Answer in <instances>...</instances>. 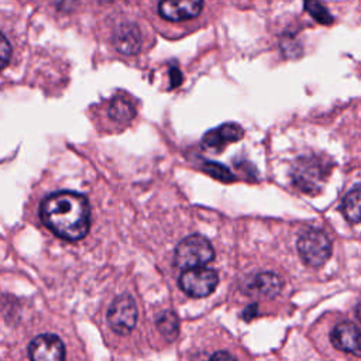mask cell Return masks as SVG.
<instances>
[{
	"label": "cell",
	"instance_id": "2e32d148",
	"mask_svg": "<svg viewBox=\"0 0 361 361\" xmlns=\"http://www.w3.org/2000/svg\"><path fill=\"white\" fill-rule=\"evenodd\" d=\"M305 8L306 11L320 24H331L333 17L329 13V10L319 1V0H305Z\"/></svg>",
	"mask_w": 361,
	"mask_h": 361
},
{
	"label": "cell",
	"instance_id": "8fae6325",
	"mask_svg": "<svg viewBox=\"0 0 361 361\" xmlns=\"http://www.w3.org/2000/svg\"><path fill=\"white\" fill-rule=\"evenodd\" d=\"M281 279L272 272L257 274L248 283V292L264 298H272L281 290Z\"/></svg>",
	"mask_w": 361,
	"mask_h": 361
},
{
	"label": "cell",
	"instance_id": "5bb4252c",
	"mask_svg": "<svg viewBox=\"0 0 361 361\" xmlns=\"http://www.w3.org/2000/svg\"><path fill=\"white\" fill-rule=\"evenodd\" d=\"M157 326H158V330L161 331V334L165 336L168 340H173L178 336L179 323H178L176 314L172 312L162 313L159 316V319L157 320Z\"/></svg>",
	"mask_w": 361,
	"mask_h": 361
},
{
	"label": "cell",
	"instance_id": "e0dca14e",
	"mask_svg": "<svg viewBox=\"0 0 361 361\" xmlns=\"http://www.w3.org/2000/svg\"><path fill=\"white\" fill-rule=\"evenodd\" d=\"M204 171H206L209 175H212L213 178L220 179V180H224V182H230V180L233 179L230 171H228L226 166H223V165H220V164H217V162H207V164L204 165Z\"/></svg>",
	"mask_w": 361,
	"mask_h": 361
},
{
	"label": "cell",
	"instance_id": "4fadbf2b",
	"mask_svg": "<svg viewBox=\"0 0 361 361\" xmlns=\"http://www.w3.org/2000/svg\"><path fill=\"white\" fill-rule=\"evenodd\" d=\"M114 41L117 48L126 54H133L140 47V35L134 27H121Z\"/></svg>",
	"mask_w": 361,
	"mask_h": 361
},
{
	"label": "cell",
	"instance_id": "ba28073f",
	"mask_svg": "<svg viewBox=\"0 0 361 361\" xmlns=\"http://www.w3.org/2000/svg\"><path fill=\"white\" fill-rule=\"evenodd\" d=\"M203 0H161L159 14L169 21H182L200 14Z\"/></svg>",
	"mask_w": 361,
	"mask_h": 361
},
{
	"label": "cell",
	"instance_id": "d6986e66",
	"mask_svg": "<svg viewBox=\"0 0 361 361\" xmlns=\"http://www.w3.org/2000/svg\"><path fill=\"white\" fill-rule=\"evenodd\" d=\"M210 361H235V358L227 351H217L212 355Z\"/></svg>",
	"mask_w": 361,
	"mask_h": 361
},
{
	"label": "cell",
	"instance_id": "44dd1931",
	"mask_svg": "<svg viewBox=\"0 0 361 361\" xmlns=\"http://www.w3.org/2000/svg\"><path fill=\"white\" fill-rule=\"evenodd\" d=\"M357 317H358V320L361 322V302H360L358 306H357Z\"/></svg>",
	"mask_w": 361,
	"mask_h": 361
},
{
	"label": "cell",
	"instance_id": "6da1fadb",
	"mask_svg": "<svg viewBox=\"0 0 361 361\" xmlns=\"http://www.w3.org/2000/svg\"><path fill=\"white\" fill-rule=\"evenodd\" d=\"M44 224L58 237L76 241L89 231L90 207L87 199L76 192H55L41 204Z\"/></svg>",
	"mask_w": 361,
	"mask_h": 361
},
{
	"label": "cell",
	"instance_id": "277c9868",
	"mask_svg": "<svg viewBox=\"0 0 361 361\" xmlns=\"http://www.w3.org/2000/svg\"><path fill=\"white\" fill-rule=\"evenodd\" d=\"M219 283V275L210 268H193L183 271L179 278L180 289L193 298H203L210 295Z\"/></svg>",
	"mask_w": 361,
	"mask_h": 361
},
{
	"label": "cell",
	"instance_id": "30bf717a",
	"mask_svg": "<svg viewBox=\"0 0 361 361\" xmlns=\"http://www.w3.org/2000/svg\"><path fill=\"white\" fill-rule=\"evenodd\" d=\"M243 137V128L234 123L223 124L203 137V145L209 148H221L228 142H235Z\"/></svg>",
	"mask_w": 361,
	"mask_h": 361
},
{
	"label": "cell",
	"instance_id": "9a60e30c",
	"mask_svg": "<svg viewBox=\"0 0 361 361\" xmlns=\"http://www.w3.org/2000/svg\"><path fill=\"white\" fill-rule=\"evenodd\" d=\"M110 116L114 120L123 121V120H131V117L134 116L135 110L134 106L124 97H116L111 104H110V110H109Z\"/></svg>",
	"mask_w": 361,
	"mask_h": 361
},
{
	"label": "cell",
	"instance_id": "7a4b0ae2",
	"mask_svg": "<svg viewBox=\"0 0 361 361\" xmlns=\"http://www.w3.org/2000/svg\"><path fill=\"white\" fill-rule=\"evenodd\" d=\"M214 257L210 241L199 234H193L182 240L175 250V265L188 271L209 264Z\"/></svg>",
	"mask_w": 361,
	"mask_h": 361
},
{
	"label": "cell",
	"instance_id": "3957f363",
	"mask_svg": "<svg viewBox=\"0 0 361 361\" xmlns=\"http://www.w3.org/2000/svg\"><path fill=\"white\" fill-rule=\"evenodd\" d=\"M298 251L302 261L313 268L323 265L331 254V243L326 233L317 228L303 231L298 240Z\"/></svg>",
	"mask_w": 361,
	"mask_h": 361
},
{
	"label": "cell",
	"instance_id": "ffe728a7",
	"mask_svg": "<svg viewBox=\"0 0 361 361\" xmlns=\"http://www.w3.org/2000/svg\"><path fill=\"white\" fill-rule=\"evenodd\" d=\"M171 76H172V85H173V86H178V85L180 83V80H182L180 72H179L178 69L172 68V69H171Z\"/></svg>",
	"mask_w": 361,
	"mask_h": 361
},
{
	"label": "cell",
	"instance_id": "ac0fdd59",
	"mask_svg": "<svg viewBox=\"0 0 361 361\" xmlns=\"http://www.w3.org/2000/svg\"><path fill=\"white\" fill-rule=\"evenodd\" d=\"M11 56V47L6 37L0 32V71L8 63Z\"/></svg>",
	"mask_w": 361,
	"mask_h": 361
},
{
	"label": "cell",
	"instance_id": "7c38bea8",
	"mask_svg": "<svg viewBox=\"0 0 361 361\" xmlns=\"http://www.w3.org/2000/svg\"><path fill=\"white\" fill-rule=\"evenodd\" d=\"M341 210L350 223H361V186L354 188L344 197Z\"/></svg>",
	"mask_w": 361,
	"mask_h": 361
},
{
	"label": "cell",
	"instance_id": "9c48e42d",
	"mask_svg": "<svg viewBox=\"0 0 361 361\" xmlns=\"http://www.w3.org/2000/svg\"><path fill=\"white\" fill-rule=\"evenodd\" d=\"M330 337L336 348L361 357V331L355 324L343 322L333 329Z\"/></svg>",
	"mask_w": 361,
	"mask_h": 361
},
{
	"label": "cell",
	"instance_id": "8992f818",
	"mask_svg": "<svg viewBox=\"0 0 361 361\" xmlns=\"http://www.w3.org/2000/svg\"><path fill=\"white\" fill-rule=\"evenodd\" d=\"M326 165L317 158H300L295 164L293 180L305 192H316V188L324 179Z\"/></svg>",
	"mask_w": 361,
	"mask_h": 361
},
{
	"label": "cell",
	"instance_id": "52a82bcc",
	"mask_svg": "<svg viewBox=\"0 0 361 361\" xmlns=\"http://www.w3.org/2000/svg\"><path fill=\"white\" fill-rule=\"evenodd\" d=\"M28 355L31 361H63L65 345L55 334H41L30 343Z\"/></svg>",
	"mask_w": 361,
	"mask_h": 361
},
{
	"label": "cell",
	"instance_id": "5b68a950",
	"mask_svg": "<svg viewBox=\"0 0 361 361\" xmlns=\"http://www.w3.org/2000/svg\"><path fill=\"white\" fill-rule=\"evenodd\" d=\"M137 305L130 295L118 296L107 312V322L110 327L121 336H127L133 331L137 323Z\"/></svg>",
	"mask_w": 361,
	"mask_h": 361
}]
</instances>
